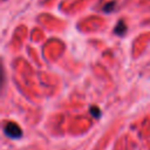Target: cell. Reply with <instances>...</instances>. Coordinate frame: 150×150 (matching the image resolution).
<instances>
[{"label":"cell","mask_w":150,"mask_h":150,"mask_svg":"<svg viewBox=\"0 0 150 150\" xmlns=\"http://www.w3.org/2000/svg\"><path fill=\"white\" fill-rule=\"evenodd\" d=\"M4 132L6 134V136L11 137V138H20L22 136V130L20 129V127L14 123V122H8L6 123L5 128H4Z\"/></svg>","instance_id":"6da1fadb"},{"label":"cell","mask_w":150,"mask_h":150,"mask_svg":"<svg viewBox=\"0 0 150 150\" xmlns=\"http://www.w3.org/2000/svg\"><path fill=\"white\" fill-rule=\"evenodd\" d=\"M114 32H115L117 35H124L125 32H127V26H125V23H124L123 21H120V22L116 25Z\"/></svg>","instance_id":"7a4b0ae2"},{"label":"cell","mask_w":150,"mask_h":150,"mask_svg":"<svg viewBox=\"0 0 150 150\" xmlns=\"http://www.w3.org/2000/svg\"><path fill=\"white\" fill-rule=\"evenodd\" d=\"M114 7H115V1H112V2H108V4L104 6L103 11H104L105 13H110V12L114 9Z\"/></svg>","instance_id":"3957f363"},{"label":"cell","mask_w":150,"mask_h":150,"mask_svg":"<svg viewBox=\"0 0 150 150\" xmlns=\"http://www.w3.org/2000/svg\"><path fill=\"white\" fill-rule=\"evenodd\" d=\"M90 112H91V115H93L94 117H96V118H98L100 115H101V111H100V109H98L97 107H91V108H90Z\"/></svg>","instance_id":"277c9868"}]
</instances>
